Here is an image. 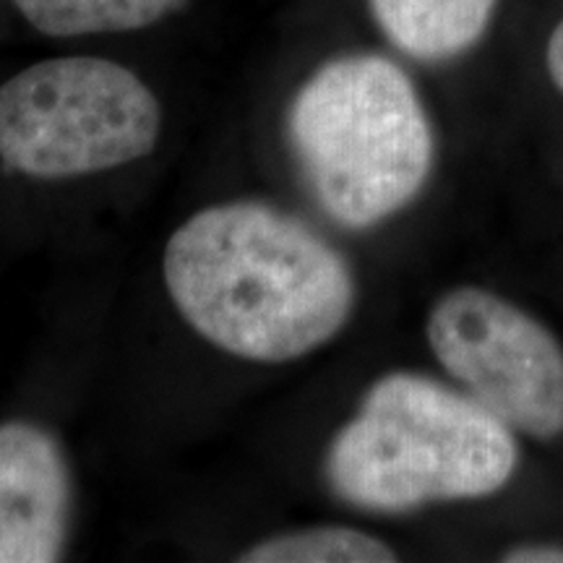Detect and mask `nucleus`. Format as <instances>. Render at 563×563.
<instances>
[{
	"instance_id": "nucleus-1",
	"label": "nucleus",
	"mask_w": 563,
	"mask_h": 563,
	"mask_svg": "<svg viewBox=\"0 0 563 563\" xmlns=\"http://www.w3.org/2000/svg\"><path fill=\"white\" fill-rule=\"evenodd\" d=\"M167 292L203 340L253 363H287L340 332L350 266L319 232L253 201L209 207L173 232Z\"/></svg>"
},
{
	"instance_id": "nucleus-2",
	"label": "nucleus",
	"mask_w": 563,
	"mask_h": 563,
	"mask_svg": "<svg viewBox=\"0 0 563 563\" xmlns=\"http://www.w3.org/2000/svg\"><path fill=\"white\" fill-rule=\"evenodd\" d=\"M517 446L496 415L431 378L394 373L373 384L336 433L327 477L344 501L407 511L488 496L509 481Z\"/></svg>"
},
{
	"instance_id": "nucleus-3",
	"label": "nucleus",
	"mask_w": 563,
	"mask_h": 563,
	"mask_svg": "<svg viewBox=\"0 0 563 563\" xmlns=\"http://www.w3.org/2000/svg\"><path fill=\"white\" fill-rule=\"evenodd\" d=\"M316 199L347 228L386 220L420 191L433 139L412 81L378 55H347L302 84L287 115Z\"/></svg>"
},
{
	"instance_id": "nucleus-4",
	"label": "nucleus",
	"mask_w": 563,
	"mask_h": 563,
	"mask_svg": "<svg viewBox=\"0 0 563 563\" xmlns=\"http://www.w3.org/2000/svg\"><path fill=\"white\" fill-rule=\"evenodd\" d=\"M159 131L157 97L112 60H42L0 87V157L32 178L123 167L146 157Z\"/></svg>"
},
{
	"instance_id": "nucleus-5",
	"label": "nucleus",
	"mask_w": 563,
	"mask_h": 563,
	"mask_svg": "<svg viewBox=\"0 0 563 563\" xmlns=\"http://www.w3.org/2000/svg\"><path fill=\"white\" fill-rule=\"evenodd\" d=\"M435 357L504 426L534 439L563 431V350L509 300L475 287L443 295L428 319Z\"/></svg>"
},
{
	"instance_id": "nucleus-6",
	"label": "nucleus",
	"mask_w": 563,
	"mask_h": 563,
	"mask_svg": "<svg viewBox=\"0 0 563 563\" xmlns=\"http://www.w3.org/2000/svg\"><path fill=\"white\" fill-rule=\"evenodd\" d=\"M70 522V473L60 443L32 422L0 426V563L60 559Z\"/></svg>"
},
{
	"instance_id": "nucleus-7",
	"label": "nucleus",
	"mask_w": 563,
	"mask_h": 563,
	"mask_svg": "<svg viewBox=\"0 0 563 563\" xmlns=\"http://www.w3.org/2000/svg\"><path fill=\"white\" fill-rule=\"evenodd\" d=\"M496 0H371L386 37L420 60L467 51L488 24Z\"/></svg>"
},
{
	"instance_id": "nucleus-8",
	"label": "nucleus",
	"mask_w": 563,
	"mask_h": 563,
	"mask_svg": "<svg viewBox=\"0 0 563 563\" xmlns=\"http://www.w3.org/2000/svg\"><path fill=\"white\" fill-rule=\"evenodd\" d=\"M186 0H13L34 30L51 37L133 32L180 11Z\"/></svg>"
},
{
	"instance_id": "nucleus-9",
	"label": "nucleus",
	"mask_w": 563,
	"mask_h": 563,
	"mask_svg": "<svg viewBox=\"0 0 563 563\" xmlns=\"http://www.w3.org/2000/svg\"><path fill=\"white\" fill-rule=\"evenodd\" d=\"M245 563H386L397 553L373 534L350 527H316L277 534L241 553Z\"/></svg>"
},
{
	"instance_id": "nucleus-10",
	"label": "nucleus",
	"mask_w": 563,
	"mask_h": 563,
	"mask_svg": "<svg viewBox=\"0 0 563 563\" xmlns=\"http://www.w3.org/2000/svg\"><path fill=\"white\" fill-rule=\"evenodd\" d=\"M514 563H563V548L559 545H527L506 555Z\"/></svg>"
},
{
	"instance_id": "nucleus-11",
	"label": "nucleus",
	"mask_w": 563,
	"mask_h": 563,
	"mask_svg": "<svg viewBox=\"0 0 563 563\" xmlns=\"http://www.w3.org/2000/svg\"><path fill=\"white\" fill-rule=\"evenodd\" d=\"M548 70H551L555 87L563 91V21L555 26L551 42H548Z\"/></svg>"
}]
</instances>
